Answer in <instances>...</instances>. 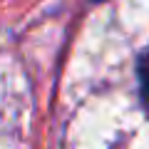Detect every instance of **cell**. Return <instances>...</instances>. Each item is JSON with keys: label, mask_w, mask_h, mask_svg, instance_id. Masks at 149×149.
<instances>
[{"label": "cell", "mask_w": 149, "mask_h": 149, "mask_svg": "<svg viewBox=\"0 0 149 149\" xmlns=\"http://www.w3.org/2000/svg\"><path fill=\"white\" fill-rule=\"evenodd\" d=\"M137 74H139V95L149 109V47L142 52V57L137 62Z\"/></svg>", "instance_id": "cell-1"}]
</instances>
